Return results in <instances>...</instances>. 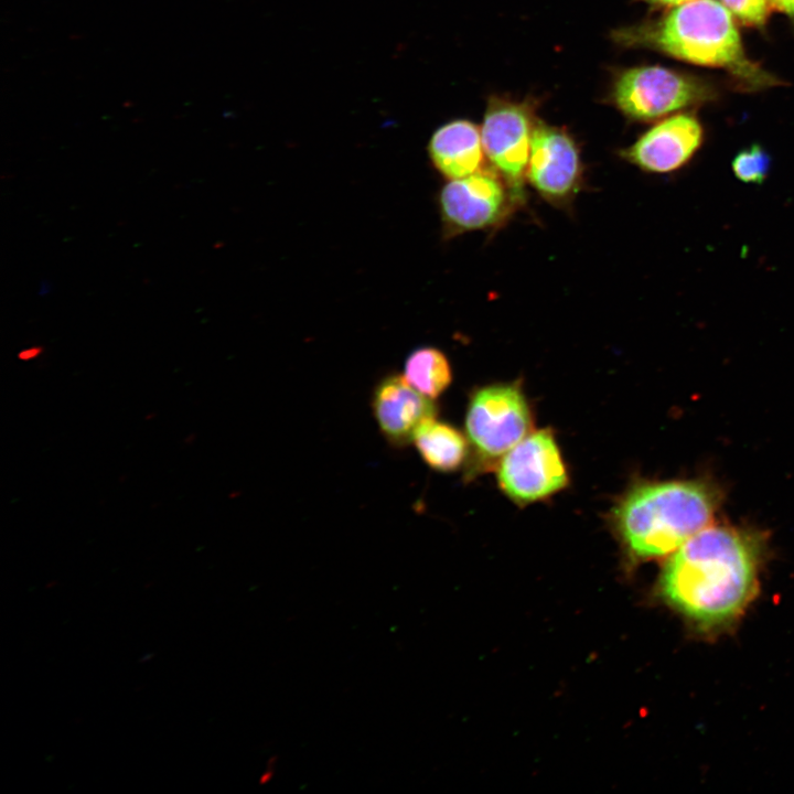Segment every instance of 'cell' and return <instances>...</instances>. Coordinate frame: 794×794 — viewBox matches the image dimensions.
Returning <instances> with one entry per match:
<instances>
[{
	"label": "cell",
	"mask_w": 794,
	"mask_h": 794,
	"mask_svg": "<svg viewBox=\"0 0 794 794\" xmlns=\"http://www.w3.org/2000/svg\"><path fill=\"white\" fill-rule=\"evenodd\" d=\"M412 442L426 464L441 472L457 470L468 452L464 436L453 426L436 418L419 427Z\"/></svg>",
	"instance_id": "obj_13"
},
{
	"label": "cell",
	"mask_w": 794,
	"mask_h": 794,
	"mask_svg": "<svg viewBox=\"0 0 794 794\" xmlns=\"http://www.w3.org/2000/svg\"><path fill=\"white\" fill-rule=\"evenodd\" d=\"M719 502L716 487L702 480L645 483L619 503L614 521L629 551L652 559L674 552L711 525Z\"/></svg>",
	"instance_id": "obj_3"
},
{
	"label": "cell",
	"mask_w": 794,
	"mask_h": 794,
	"mask_svg": "<svg viewBox=\"0 0 794 794\" xmlns=\"http://www.w3.org/2000/svg\"><path fill=\"white\" fill-rule=\"evenodd\" d=\"M497 478L505 494L517 503L543 500L568 481L559 448L548 430L532 432L508 450Z\"/></svg>",
	"instance_id": "obj_9"
},
{
	"label": "cell",
	"mask_w": 794,
	"mask_h": 794,
	"mask_svg": "<svg viewBox=\"0 0 794 794\" xmlns=\"http://www.w3.org/2000/svg\"><path fill=\"white\" fill-rule=\"evenodd\" d=\"M655 8H674L693 0H641Z\"/></svg>",
	"instance_id": "obj_19"
},
{
	"label": "cell",
	"mask_w": 794,
	"mask_h": 794,
	"mask_svg": "<svg viewBox=\"0 0 794 794\" xmlns=\"http://www.w3.org/2000/svg\"><path fill=\"white\" fill-rule=\"evenodd\" d=\"M762 555L759 535L709 525L670 554L659 579L662 598L698 631H721L753 599Z\"/></svg>",
	"instance_id": "obj_1"
},
{
	"label": "cell",
	"mask_w": 794,
	"mask_h": 794,
	"mask_svg": "<svg viewBox=\"0 0 794 794\" xmlns=\"http://www.w3.org/2000/svg\"><path fill=\"white\" fill-rule=\"evenodd\" d=\"M433 168L448 180L470 175L484 167L481 129L466 119L440 126L428 143Z\"/></svg>",
	"instance_id": "obj_12"
},
{
	"label": "cell",
	"mask_w": 794,
	"mask_h": 794,
	"mask_svg": "<svg viewBox=\"0 0 794 794\" xmlns=\"http://www.w3.org/2000/svg\"><path fill=\"white\" fill-rule=\"evenodd\" d=\"M584 168L579 147L564 128L536 119L526 182L549 204L569 207L581 191Z\"/></svg>",
	"instance_id": "obj_8"
},
{
	"label": "cell",
	"mask_w": 794,
	"mask_h": 794,
	"mask_svg": "<svg viewBox=\"0 0 794 794\" xmlns=\"http://www.w3.org/2000/svg\"><path fill=\"white\" fill-rule=\"evenodd\" d=\"M536 119L529 103L493 96L487 100L480 128L490 167L505 181L519 205L526 197V171Z\"/></svg>",
	"instance_id": "obj_6"
},
{
	"label": "cell",
	"mask_w": 794,
	"mask_h": 794,
	"mask_svg": "<svg viewBox=\"0 0 794 794\" xmlns=\"http://www.w3.org/2000/svg\"><path fill=\"white\" fill-rule=\"evenodd\" d=\"M616 41L677 60L726 71L741 88L760 90L780 81L751 61L733 15L718 0H693L657 19L619 30Z\"/></svg>",
	"instance_id": "obj_2"
},
{
	"label": "cell",
	"mask_w": 794,
	"mask_h": 794,
	"mask_svg": "<svg viewBox=\"0 0 794 794\" xmlns=\"http://www.w3.org/2000/svg\"><path fill=\"white\" fill-rule=\"evenodd\" d=\"M404 377L419 393L434 399L449 387L452 373L447 356L440 350L423 346L407 357Z\"/></svg>",
	"instance_id": "obj_14"
},
{
	"label": "cell",
	"mask_w": 794,
	"mask_h": 794,
	"mask_svg": "<svg viewBox=\"0 0 794 794\" xmlns=\"http://www.w3.org/2000/svg\"><path fill=\"white\" fill-rule=\"evenodd\" d=\"M43 353V347L41 345H32L29 347H24L21 350L17 357L18 360L22 362H30L35 358H37Z\"/></svg>",
	"instance_id": "obj_18"
},
{
	"label": "cell",
	"mask_w": 794,
	"mask_h": 794,
	"mask_svg": "<svg viewBox=\"0 0 794 794\" xmlns=\"http://www.w3.org/2000/svg\"><path fill=\"white\" fill-rule=\"evenodd\" d=\"M733 175L747 184L763 183L771 170V158L760 144L740 150L732 159Z\"/></svg>",
	"instance_id": "obj_15"
},
{
	"label": "cell",
	"mask_w": 794,
	"mask_h": 794,
	"mask_svg": "<svg viewBox=\"0 0 794 794\" xmlns=\"http://www.w3.org/2000/svg\"><path fill=\"white\" fill-rule=\"evenodd\" d=\"M444 237L495 228L521 205L505 181L491 168L442 186L438 197Z\"/></svg>",
	"instance_id": "obj_5"
},
{
	"label": "cell",
	"mask_w": 794,
	"mask_h": 794,
	"mask_svg": "<svg viewBox=\"0 0 794 794\" xmlns=\"http://www.w3.org/2000/svg\"><path fill=\"white\" fill-rule=\"evenodd\" d=\"M530 412L522 390L512 384L478 389L465 416L469 440L484 458L505 454L530 429Z\"/></svg>",
	"instance_id": "obj_7"
},
{
	"label": "cell",
	"mask_w": 794,
	"mask_h": 794,
	"mask_svg": "<svg viewBox=\"0 0 794 794\" xmlns=\"http://www.w3.org/2000/svg\"><path fill=\"white\" fill-rule=\"evenodd\" d=\"M702 141L700 121L690 114H675L652 126L620 155L642 171L672 173L694 158Z\"/></svg>",
	"instance_id": "obj_10"
},
{
	"label": "cell",
	"mask_w": 794,
	"mask_h": 794,
	"mask_svg": "<svg viewBox=\"0 0 794 794\" xmlns=\"http://www.w3.org/2000/svg\"><path fill=\"white\" fill-rule=\"evenodd\" d=\"M776 10L786 14L794 22V0H768Z\"/></svg>",
	"instance_id": "obj_17"
},
{
	"label": "cell",
	"mask_w": 794,
	"mask_h": 794,
	"mask_svg": "<svg viewBox=\"0 0 794 794\" xmlns=\"http://www.w3.org/2000/svg\"><path fill=\"white\" fill-rule=\"evenodd\" d=\"M154 417H155V412H149V414H147V416H146L144 419H146L147 421H149V420H152Z\"/></svg>",
	"instance_id": "obj_21"
},
{
	"label": "cell",
	"mask_w": 794,
	"mask_h": 794,
	"mask_svg": "<svg viewBox=\"0 0 794 794\" xmlns=\"http://www.w3.org/2000/svg\"><path fill=\"white\" fill-rule=\"evenodd\" d=\"M195 440H196V434H195V433H189V434L185 436L183 442H184L186 446H191V444H193V443L195 442Z\"/></svg>",
	"instance_id": "obj_20"
},
{
	"label": "cell",
	"mask_w": 794,
	"mask_h": 794,
	"mask_svg": "<svg viewBox=\"0 0 794 794\" xmlns=\"http://www.w3.org/2000/svg\"><path fill=\"white\" fill-rule=\"evenodd\" d=\"M372 410L382 434L395 447L410 443L419 427L437 415L432 399L399 374L378 382L372 395Z\"/></svg>",
	"instance_id": "obj_11"
},
{
	"label": "cell",
	"mask_w": 794,
	"mask_h": 794,
	"mask_svg": "<svg viewBox=\"0 0 794 794\" xmlns=\"http://www.w3.org/2000/svg\"><path fill=\"white\" fill-rule=\"evenodd\" d=\"M715 89L693 75L658 65L627 68L612 87L618 109L636 121H653L713 99Z\"/></svg>",
	"instance_id": "obj_4"
},
{
	"label": "cell",
	"mask_w": 794,
	"mask_h": 794,
	"mask_svg": "<svg viewBox=\"0 0 794 794\" xmlns=\"http://www.w3.org/2000/svg\"><path fill=\"white\" fill-rule=\"evenodd\" d=\"M729 12L747 26L761 28L769 14L768 0H720Z\"/></svg>",
	"instance_id": "obj_16"
}]
</instances>
